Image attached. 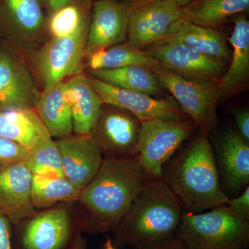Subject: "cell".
Returning <instances> with one entry per match:
<instances>
[{
    "instance_id": "30bf717a",
    "label": "cell",
    "mask_w": 249,
    "mask_h": 249,
    "mask_svg": "<svg viewBox=\"0 0 249 249\" xmlns=\"http://www.w3.org/2000/svg\"><path fill=\"white\" fill-rule=\"evenodd\" d=\"M106 106H103L91 138L107 157H136L141 121L127 111Z\"/></svg>"
},
{
    "instance_id": "cb8c5ba5",
    "label": "cell",
    "mask_w": 249,
    "mask_h": 249,
    "mask_svg": "<svg viewBox=\"0 0 249 249\" xmlns=\"http://www.w3.org/2000/svg\"><path fill=\"white\" fill-rule=\"evenodd\" d=\"M91 76L124 88L156 96L163 87L150 69L141 65H131L114 70H89Z\"/></svg>"
},
{
    "instance_id": "8fae6325",
    "label": "cell",
    "mask_w": 249,
    "mask_h": 249,
    "mask_svg": "<svg viewBox=\"0 0 249 249\" xmlns=\"http://www.w3.org/2000/svg\"><path fill=\"white\" fill-rule=\"evenodd\" d=\"M181 18V8L173 0L128 6L129 42L138 49L147 48L159 42Z\"/></svg>"
},
{
    "instance_id": "4316f807",
    "label": "cell",
    "mask_w": 249,
    "mask_h": 249,
    "mask_svg": "<svg viewBox=\"0 0 249 249\" xmlns=\"http://www.w3.org/2000/svg\"><path fill=\"white\" fill-rule=\"evenodd\" d=\"M82 189L65 177L33 175L31 199L34 208H48L54 205L78 200Z\"/></svg>"
},
{
    "instance_id": "836d02e7",
    "label": "cell",
    "mask_w": 249,
    "mask_h": 249,
    "mask_svg": "<svg viewBox=\"0 0 249 249\" xmlns=\"http://www.w3.org/2000/svg\"><path fill=\"white\" fill-rule=\"evenodd\" d=\"M134 249H187V248L183 245L182 241L175 235L166 240Z\"/></svg>"
},
{
    "instance_id": "ac0fdd59",
    "label": "cell",
    "mask_w": 249,
    "mask_h": 249,
    "mask_svg": "<svg viewBox=\"0 0 249 249\" xmlns=\"http://www.w3.org/2000/svg\"><path fill=\"white\" fill-rule=\"evenodd\" d=\"M157 42L181 44L225 63L231 57V52L222 33L196 25L183 18L173 23Z\"/></svg>"
},
{
    "instance_id": "52a82bcc",
    "label": "cell",
    "mask_w": 249,
    "mask_h": 249,
    "mask_svg": "<svg viewBox=\"0 0 249 249\" xmlns=\"http://www.w3.org/2000/svg\"><path fill=\"white\" fill-rule=\"evenodd\" d=\"M150 70L161 86L170 91L181 111L208 136L215 121L216 106L219 99V80L186 79L166 70L158 61Z\"/></svg>"
},
{
    "instance_id": "f1b7e54d",
    "label": "cell",
    "mask_w": 249,
    "mask_h": 249,
    "mask_svg": "<svg viewBox=\"0 0 249 249\" xmlns=\"http://www.w3.org/2000/svg\"><path fill=\"white\" fill-rule=\"evenodd\" d=\"M91 1H75L52 12L47 22L52 37L71 35L91 17Z\"/></svg>"
},
{
    "instance_id": "d6986e66",
    "label": "cell",
    "mask_w": 249,
    "mask_h": 249,
    "mask_svg": "<svg viewBox=\"0 0 249 249\" xmlns=\"http://www.w3.org/2000/svg\"><path fill=\"white\" fill-rule=\"evenodd\" d=\"M232 21L233 30L229 39L232 48L230 67L219 80L222 102L241 91L249 76V22L244 14L233 16Z\"/></svg>"
},
{
    "instance_id": "83f0119b",
    "label": "cell",
    "mask_w": 249,
    "mask_h": 249,
    "mask_svg": "<svg viewBox=\"0 0 249 249\" xmlns=\"http://www.w3.org/2000/svg\"><path fill=\"white\" fill-rule=\"evenodd\" d=\"M23 162L33 175L65 177L60 150L56 142L52 139L29 149Z\"/></svg>"
},
{
    "instance_id": "f546056e",
    "label": "cell",
    "mask_w": 249,
    "mask_h": 249,
    "mask_svg": "<svg viewBox=\"0 0 249 249\" xmlns=\"http://www.w3.org/2000/svg\"><path fill=\"white\" fill-rule=\"evenodd\" d=\"M29 149L9 139L0 137V166L24 161Z\"/></svg>"
},
{
    "instance_id": "277c9868",
    "label": "cell",
    "mask_w": 249,
    "mask_h": 249,
    "mask_svg": "<svg viewBox=\"0 0 249 249\" xmlns=\"http://www.w3.org/2000/svg\"><path fill=\"white\" fill-rule=\"evenodd\" d=\"M176 235L187 249H247L249 219L239 217L227 205L202 213H183Z\"/></svg>"
},
{
    "instance_id": "f35d334b",
    "label": "cell",
    "mask_w": 249,
    "mask_h": 249,
    "mask_svg": "<svg viewBox=\"0 0 249 249\" xmlns=\"http://www.w3.org/2000/svg\"><path fill=\"white\" fill-rule=\"evenodd\" d=\"M76 1H91V0H76Z\"/></svg>"
},
{
    "instance_id": "1f68e13d",
    "label": "cell",
    "mask_w": 249,
    "mask_h": 249,
    "mask_svg": "<svg viewBox=\"0 0 249 249\" xmlns=\"http://www.w3.org/2000/svg\"><path fill=\"white\" fill-rule=\"evenodd\" d=\"M11 222L6 214L0 210V249H13Z\"/></svg>"
},
{
    "instance_id": "ab89813d",
    "label": "cell",
    "mask_w": 249,
    "mask_h": 249,
    "mask_svg": "<svg viewBox=\"0 0 249 249\" xmlns=\"http://www.w3.org/2000/svg\"><path fill=\"white\" fill-rule=\"evenodd\" d=\"M1 1H2V0H0V7H1Z\"/></svg>"
},
{
    "instance_id": "e0dca14e",
    "label": "cell",
    "mask_w": 249,
    "mask_h": 249,
    "mask_svg": "<svg viewBox=\"0 0 249 249\" xmlns=\"http://www.w3.org/2000/svg\"><path fill=\"white\" fill-rule=\"evenodd\" d=\"M64 93L71 111L73 132L91 136L101 114L103 103L90 85L88 76L71 77L64 83Z\"/></svg>"
},
{
    "instance_id": "4dcf8cb0",
    "label": "cell",
    "mask_w": 249,
    "mask_h": 249,
    "mask_svg": "<svg viewBox=\"0 0 249 249\" xmlns=\"http://www.w3.org/2000/svg\"><path fill=\"white\" fill-rule=\"evenodd\" d=\"M229 209L237 216L243 219H249V187L237 197L230 199L227 204Z\"/></svg>"
},
{
    "instance_id": "ffe728a7",
    "label": "cell",
    "mask_w": 249,
    "mask_h": 249,
    "mask_svg": "<svg viewBox=\"0 0 249 249\" xmlns=\"http://www.w3.org/2000/svg\"><path fill=\"white\" fill-rule=\"evenodd\" d=\"M219 160L229 189L237 191L249 184V142L232 129H227L221 137Z\"/></svg>"
},
{
    "instance_id": "7c38bea8",
    "label": "cell",
    "mask_w": 249,
    "mask_h": 249,
    "mask_svg": "<svg viewBox=\"0 0 249 249\" xmlns=\"http://www.w3.org/2000/svg\"><path fill=\"white\" fill-rule=\"evenodd\" d=\"M24 222L21 249H67L75 237L71 213L65 208L36 213Z\"/></svg>"
},
{
    "instance_id": "6da1fadb",
    "label": "cell",
    "mask_w": 249,
    "mask_h": 249,
    "mask_svg": "<svg viewBox=\"0 0 249 249\" xmlns=\"http://www.w3.org/2000/svg\"><path fill=\"white\" fill-rule=\"evenodd\" d=\"M147 178L135 157H107L79 199L85 210L80 230L91 234L114 231Z\"/></svg>"
},
{
    "instance_id": "44dd1931",
    "label": "cell",
    "mask_w": 249,
    "mask_h": 249,
    "mask_svg": "<svg viewBox=\"0 0 249 249\" xmlns=\"http://www.w3.org/2000/svg\"><path fill=\"white\" fill-rule=\"evenodd\" d=\"M0 137L28 149L52 139L34 109L0 111Z\"/></svg>"
},
{
    "instance_id": "7402d4cb",
    "label": "cell",
    "mask_w": 249,
    "mask_h": 249,
    "mask_svg": "<svg viewBox=\"0 0 249 249\" xmlns=\"http://www.w3.org/2000/svg\"><path fill=\"white\" fill-rule=\"evenodd\" d=\"M35 108L52 137L60 139L71 136L73 124L64 93L63 82L43 89Z\"/></svg>"
},
{
    "instance_id": "5bb4252c",
    "label": "cell",
    "mask_w": 249,
    "mask_h": 249,
    "mask_svg": "<svg viewBox=\"0 0 249 249\" xmlns=\"http://www.w3.org/2000/svg\"><path fill=\"white\" fill-rule=\"evenodd\" d=\"M128 6L116 0H97L93 4L86 55L119 45L127 37Z\"/></svg>"
},
{
    "instance_id": "d6a6232c",
    "label": "cell",
    "mask_w": 249,
    "mask_h": 249,
    "mask_svg": "<svg viewBox=\"0 0 249 249\" xmlns=\"http://www.w3.org/2000/svg\"><path fill=\"white\" fill-rule=\"evenodd\" d=\"M239 134L247 142H249V111L246 108L232 110Z\"/></svg>"
},
{
    "instance_id": "8d00e7d4",
    "label": "cell",
    "mask_w": 249,
    "mask_h": 249,
    "mask_svg": "<svg viewBox=\"0 0 249 249\" xmlns=\"http://www.w3.org/2000/svg\"><path fill=\"white\" fill-rule=\"evenodd\" d=\"M67 249H88L86 240L79 233H77Z\"/></svg>"
},
{
    "instance_id": "e575fe53",
    "label": "cell",
    "mask_w": 249,
    "mask_h": 249,
    "mask_svg": "<svg viewBox=\"0 0 249 249\" xmlns=\"http://www.w3.org/2000/svg\"><path fill=\"white\" fill-rule=\"evenodd\" d=\"M157 1H164V0H124V2L125 3L127 6H132ZM173 1H175L179 7L182 8L183 6H186L187 4H189L193 0H173Z\"/></svg>"
},
{
    "instance_id": "8992f818",
    "label": "cell",
    "mask_w": 249,
    "mask_h": 249,
    "mask_svg": "<svg viewBox=\"0 0 249 249\" xmlns=\"http://www.w3.org/2000/svg\"><path fill=\"white\" fill-rule=\"evenodd\" d=\"M196 127L191 121H141L135 157L147 178H162L163 166Z\"/></svg>"
},
{
    "instance_id": "3957f363",
    "label": "cell",
    "mask_w": 249,
    "mask_h": 249,
    "mask_svg": "<svg viewBox=\"0 0 249 249\" xmlns=\"http://www.w3.org/2000/svg\"><path fill=\"white\" fill-rule=\"evenodd\" d=\"M164 177L181 204L190 212L211 210L230 201L221 188L212 146L204 134L177 156Z\"/></svg>"
},
{
    "instance_id": "ba28073f",
    "label": "cell",
    "mask_w": 249,
    "mask_h": 249,
    "mask_svg": "<svg viewBox=\"0 0 249 249\" xmlns=\"http://www.w3.org/2000/svg\"><path fill=\"white\" fill-rule=\"evenodd\" d=\"M88 78L103 104L127 111L140 121L156 119L185 120L183 111L173 98H155L146 93L108 84L91 76Z\"/></svg>"
},
{
    "instance_id": "74e56055",
    "label": "cell",
    "mask_w": 249,
    "mask_h": 249,
    "mask_svg": "<svg viewBox=\"0 0 249 249\" xmlns=\"http://www.w3.org/2000/svg\"><path fill=\"white\" fill-rule=\"evenodd\" d=\"M103 249H118L113 244L112 240L109 235H107V240L103 245Z\"/></svg>"
},
{
    "instance_id": "9a60e30c",
    "label": "cell",
    "mask_w": 249,
    "mask_h": 249,
    "mask_svg": "<svg viewBox=\"0 0 249 249\" xmlns=\"http://www.w3.org/2000/svg\"><path fill=\"white\" fill-rule=\"evenodd\" d=\"M64 176L83 189L102 165V152L91 136L77 135L57 141Z\"/></svg>"
},
{
    "instance_id": "4fadbf2b",
    "label": "cell",
    "mask_w": 249,
    "mask_h": 249,
    "mask_svg": "<svg viewBox=\"0 0 249 249\" xmlns=\"http://www.w3.org/2000/svg\"><path fill=\"white\" fill-rule=\"evenodd\" d=\"M39 94L26 64L7 51H0V111L35 109Z\"/></svg>"
},
{
    "instance_id": "484cf974",
    "label": "cell",
    "mask_w": 249,
    "mask_h": 249,
    "mask_svg": "<svg viewBox=\"0 0 249 249\" xmlns=\"http://www.w3.org/2000/svg\"><path fill=\"white\" fill-rule=\"evenodd\" d=\"M86 60L90 70H114L131 65L151 69L157 62L145 50L129 42L93 52L87 56Z\"/></svg>"
},
{
    "instance_id": "7a4b0ae2",
    "label": "cell",
    "mask_w": 249,
    "mask_h": 249,
    "mask_svg": "<svg viewBox=\"0 0 249 249\" xmlns=\"http://www.w3.org/2000/svg\"><path fill=\"white\" fill-rule=\"evenodd\" d=\"M181 203L163 178H147L138 196L114 229L116 248H140L176 235Z\"/></svg>"
},
{
    "instance_id": "9c48e42d",
    "label": "cell",
    "mask_w": 249,
    "mask_h": 249,
    "mask_svg": "<svg viewBox=\"0 0 249 249\" xmlns=\"http://www.w3.org/2000/svg\"><path fill=\"white\" fill-rule=\"evenodd\" d=\"M166 70L186 79L218 81L227 63L175 42H157L145 50Z\"/></svg>"
},
{
    "instance_id": "2e32d148",
    "label": "cell",
    "mask_w": 249,
    "mask_h": 249,
    "mask_svg": "<svg viewBox=\"0 0 249 249\" xmlns=\"http://www.w3.org/2000/svg\"><path fill=\"white\" fill-rule=\"evenodd\" d=\"M33 175L23 161L0 166V210L19 224L36 214L31 199Z\"/></svg>"
},
{
    "instance_id": "5b68a950",
    "label": "cell",
    "mask_w": 249,
    "mask_h": 249,
    "mask_svg": "<svg viewBox=\"0 0 249 249\" xmlns=\"http://www.w3.org/2000/svg\"><path fill=\"white\" fill-rule=\"evenodd\" d=\"M90 18L71 35L52 37L33 55L31 63L44 89L62 83L67 77L81 74L87 58Z\"/></svg>"
},
{
    "instance_id": "d590c367",
    "label": "cell",
    "mask_w": 249,
    "mask_h": 249,
    "mask_svg": "<svg viewBox=\"0 0 249 249\" xmlns=\"http://www.w3.org/2000/svg\"><path fill=\"white\" fill-rule=\"evenodd\" d=\"M47 7L52 12L65 7L67 5L71 4L76 0H44Z\"/></svg>"
},
{
    "instance_id": "603a6c76",
    "label": "cell",
    "mask_w": 249,
    "mask_h": 249,
    "mask_svg": "<svg viewBox=\"0 0 249 249\" xmlns=\"http://www.w3.org/2000/svg\"><path fill=\"white\" fill-rule=\"evenodd\" d=\"M249 0H193L181 8L182 18L196 25L218 30L229 18L248 11Z\"/></svg>"
},
{
    "instance_id": "d4e9b609",
    "label": "cell",
    "mask_w": 249,
    "mask_h": 249,
    "mask_svg": "<svg viewBox=\"0 0 249 249\" xmlns=\"http://www.w3.org/2000/svg\"><path fill=\"white\" fill-rule=\"evenodd\" d=\"M6 19L22 39L34 38L45 25V15L40 0H2Z\"/></svg>"
}]
</instances>
